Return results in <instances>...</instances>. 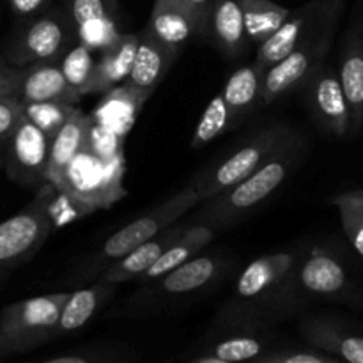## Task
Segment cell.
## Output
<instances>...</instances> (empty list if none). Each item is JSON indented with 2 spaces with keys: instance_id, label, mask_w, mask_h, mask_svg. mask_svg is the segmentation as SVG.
<instances>
[{
  "instance_id": "7bdbcfd3",
  "label": "cell",
  "mask_w": 363,
  "mask_h": 363,
  "mask_svg": "<svg viewBox=\"0 0 363 363\" xmlns=\"http://www.w3.org/2000/svg\"><path fill=\"white\" fill-rule=\"evenodd\" d=\"M186 363H233V362H227L222 360V358H216L213 354H197L195 358L188 360Z\"/></svg>"
},
{
  "instance_id": "d6986e66",
  "label": "cell",
  "mask_w": 363,
  "mask_h": 363,
  "mask_svg": "<svg viewBox=\"0 0 363 363\" xmlns=\"http://www.w3.org/2000/svg\"><path fill=\"white\" fill-rule=\"evenodd\" d=\"M300 333L311 346L339 358L344 363H363V333L330 318H307Z\"/></svg>"
},
{
  "instance_id": "ba28073f",
  "label": "cell",
  "mask_w": 363,
  "mask_h": 363,
  "mask_svg": "<svg viewBox=\"0 0 363 363\" xmlns=\"http://www.w3.org/2000/svg\"><path fill=\"white\" fill-rule=\"evenodd\" d=\"M77 41V30L66 9L41 11L23 18L7 46V62L14 67L43 60H60Z\"/></svg>"
},
{
  "instance_id": "52a82bcc",
  "label": "cell",
  "mask_w": 363,
  "mask_h": 363,
  "mask_svg": "<svg viewBox=\"0 0 363 363\" xmlns=\"http://www.w3.org/2000/svg\"><path fill=\"white\" fill-rule=\"evenodd\" d=\"M69 293L27 298L0 311V362L52 342V333Z\"/></svg>"
},
{
  "instance_id": "3957f363",
  "label": "cell",
  "mask_w": 363,
  "mask_h": 363,
  "mask_svg": "<svg viewBox=\"0 0 363 363\" xmlns=\"http://www.w3.org/2000/svg\"><path fill=\"white\" fill-rule=\"evenodd\" d=\"M126 158L124 155L112 160L96 156L85 147L73 158L53 186L57 191V215L73 213V216H85L101 209H110L116 202L128 195L124 188Z\"/></svg>"
},
{
  "instance_id": "44dd1931",
  "label": "cell",
  "mask_w": 363,
  "mask_h": 363,
  "mask_svg": "<svg viewBox=\"0 0 363 363\" xmlns=\"http://www.w3.org/2000/svg\"><path fill=\"white\" fill-rule=\"evenodd\" d=\"M184 229H186V225H181V223L169 227V229H165L163 233H160L158 236L151 238V240L145 241V243L138 245L135 250H131L130 254H126L124 257L112 262L98 279L103 280V282L117 284V286L124 282H131V280H137L138 277L144 275V273L162 257L163 252L183 234Z\"/></svg>"
},
{
  "instance_id": "8992f818",
  "label": "cell",
  "mask_w": 363,
  "mask_h": 363,
  "mask_svg": "<svg viewBox=\"0 0 363 363\" xmlns=\"http://www.w3.org/2000/svg\"><path fill=\"white\" fill-rule=\"evenodd\" d=\"M293 133V128L286 124H272V126L261 128L252 133L247 140L241 142L222 162L201 170L194 177L190 186L197 191L202 202L216 197L250 176L261 165H264Z\"/></svg>"
},
{
  "instance_id": "ffe728a7",
  "label": "cell",
  "mask_w": 363,
  "mask_h": 363,
  "mask_svg": "<svg viewBox=\"0 0 363 363\" xmlns=\"http://www.w3.org/2000/svg\"><path fill=\"white\" fill-rule=\"evenodd\" d=\"M16 98L21 103L38 101H80V96L67 85L59 60H43L21 67Z\"/></svg>"
},
{
  "instance_id": "7c38bea8",
  "label": "cell",
  "mask_w": 363,
  "mask_h": 363,
  "mask_svg": "<svg viewBox=\"0 0 363 363\" xmlns=\"http://www.w3.org/2000/svg\"><path fill=\"white\" fill-rule=\"evenodd\" d=\"M335 11V6L332 2H315V0L300 7V9L291 11V14L280 25L279 30L257 46L255 64L264 71L272 67L273 64L289 55L301 41H305Z\"/></svg>"
},
{
  "instance_id": "1f68e13d",
  "label": "cell",
  "mask_w": 363,
  "mask_h": 363,
  "mask_svg": "<svg viewBox=\"0 0 363 363\" xmlns=\"http://www.w3.org/2000/svg\"><path fill=\"white\" fill-rule=\"evenodd\" d=\"M91 50L82 43H74L59 60L60 71L66 78L67 85L77 92L80 98L87 96L89 85H91L92 73H94L96 60Z\"/></svg>"
},
{
  "instance_id": "e0dca14e",
  "label": "cell",
  "mask_w": 363,
  "mask_h": 363,
  "mask_svg": "<svg viewBox=\"0 0 363 363\" xmlns=\"http://www.w3.org/2000/svg\"><path fill=\"white\" fill-rule=\"evenodd\" d=\"M179 55L181 52L163 45L147 30L140 32L133 66L126 84L149 99Z\"/></svg>"
},
{
  "instance_id": "7a4b0ae2",
  "label": "cell",
  "mask_w": 363,
  "mask_h": 363,
  "mask_svg": "<svg viewBox=\"0 0 363 363\" xmlns=\"http://www.w3.org/2000/svg\"><path fill=\"white\" fill-rule=\"evenodd\" d=\"M303 156L305 142L300 133L294 131L264 165L229 190L202 202L204 206L199 211L195 223L211 227L215 233L223 227L234 225L268 201L300 167Z\"/></svg>"
},
{
  "instance_id": "ee69618b",
  "label": "cell",
  "mask_w": 363,
  "mask_h": 363,
  "mask_svg": "<svg viewBox=\"0 0 363 363\" xmlns=\"http://www.w3.org/2000/svg\"><path fill=\"white\" fill-rule=\"evenodd\" d=\"M0 167H2V158H0Z\"/></svg>"
},
{
  "instance_id": "8d00e7d4",
  "label": "cell",
  "mask_w": 363,
  "mask_h": 363,
  "mask_svg": "<svg viewBox=\"0 0 363 363\" xmlns=\"http://www.w3.org/2000/svg\"><path fill=\"white\" fill-rule=\"evenodd\" d=\"M116 9L117 0H66V11L74 27L92 18L113 14Z\"/></svg>"
},
{
  "instance_id": "4316f807",
  "label": "cell",
  "mask_w": 363,
  "mask_h": 363,
  "mask_svg": "<svg viewBox=\"0 0 363 363\" xmlns=\"http://www.w3.org/2000/svg\"><path fill=\"white\" fill-rule=\"evenodd\" d=\"M262 77H264V69L254 62L238 67L225 82L222 96L229 108L233 126L261 105Z\"/></svg>"
},
{
  "instance_id": "2e32d148",
  "label": "cell",
  "mask_w": 363,
  "mask_h": 363,
  "mask_svg": "<svg viewBox=\"0 0 363 363\" xmlns=\"http://www.w3.org/2000/svg\"><path fill=\"white\" fill-rule=\"evenodd\" d=\"M339 80L350 106V131L363 128V21L358 20L347 30L340 50Z\"/></svg>"
},
{
  "instance_id": "f35d334b",
  "label": "cell",
  "mask_w": 363,
  "mask_h": 363,
  "mask_svg": "<svg viewBox=\"0 0 363 363\" xmlns=\"http://www.w3.org/2000/svg\"><path fill=\"white\" fill-rule=\"evenodd\" d=\"M23 117V103L16 96H0V145L11 137Z\"/></svg>"
},
{
  "instance_id": "603a6c76",
  "label": "cell",
  "mask_w": 363,
  "mask_h": 363,
  "mask_svg": "<svg viewBox=\"0 0 363 363\" xmlns=\"http://www.w3.org/2000/svg\"><path fill=\"white\" fill-rule=\"evenodd\" d=\"M89 126H91V116L77 108L67 123L53 135L50 142L48 165H46V183L52 186L59 183L67 165L87 144Z\"/></svg>"
},
{
  "instance_id": "6da1fadb",
  "label": "cell",
  "mask_w": 363,
  "mask_h": 363,
  "mask_svg": "<svg viewBox=\"0 0 363 363\" xmlns=\"http://www.w3.org/2000/svg\"><path fill=\"white\" fill-rule=\"evenodd\" d=\"M298 257L275 252L252 261L234 286L233 300L220 311V332H268L300 308L301 296L294 284Z\"/></svg>"
},
{
  "instance_id": "ab89813d",
  "label": "cell",
  "mask_w": 363,
  "mask_h": 363,
  "mask_svg": "<svg viewBox=\"0 0 363 363\" xmlns=\"http://www.w3.org/2000/svg\"><path fill=\"white\" fill-rule=\"evenodd\" d=\"M20 73L21 67H14L7 60L0 59V96H16Z\"/></svg>"
},
{
  "instance_id": "5b68a950",
  "label": "cell",
  "mask_w": 363,
  "mask_h": 363,
  "mask_svg": "<svg viewBox=\"0 0 363 363\" xmlns=\"http://www.w3.org/2000/svg\"><path fill=\"white\" fill-rule=\"evenodd\" d=\"M59 222L57 191L48 183L16 215L0 222V284L38 255Z\"/></svg>"
},
{
  "instance_id": "cb8c5ba5",
  "label": "cell",
  "mask_w": 363,
  "mask_h": 363,
  "mask_svg": "<svg viewBox=\"0 0 363 363\" xmlns=\"http://www.w3.org/2000/svg\"><path fill=\"white\" fill-rule=\"evenodd\" d=\"M137 46L138 34H124L123 32L121 39L112 48L101 52L99 60H96L87 96L105 94L110 89L124 84L130 77Z\"/></svg>"
},
{
  "instance_id": "8fae6325",
  "label": "cell",
  "mask_w": 363,
  "mask_h": 363,
  "mask_svg": "<svg viewBox=\"0 0 363 363\" xmlns=\"http://www.w3.org/2000/svg\"><path fill=\"white\" fill-rule=\"evenodd\" d=\"M50 142L52 138L21 117L11 137L4 142L2 165L14 183L39 190L46 184Z\"/></svg>"
},
{
  "instance_id": "74e56055",
  "label": "cell",
  "mask_w": 363,
  "mask_h": 363,
  "mask_svg": "<svg viewBox=\"0 0 363 363\" xmlns=\"http://www.w3.org/2000/svg\"><path fill=\"white\" fill-rule=\"evenodd\" d=\"M248 363H344L328 353L315 351H293V350H272Z\"/></svg>"
},
{
  "instance_id": "484cf974",
  "label": "cell",
  "mask_w": 363,
  "mask_h": 363,
  "mask_svg": "<svg viewBox=\"0 0 363 363\" xmlns=\"http://www.w3.org/2000/svg\"><path fill=\"white\" fill-rule=\"evenodd\" d=\"M215 240V230L208 225H201V223H195V225H186V229L183 230L179 238L163 252L162 257L147 269L142 277H138V282L140 284H149L158 280L160 277L167 275L172 269L179 268L181 264H184L186 261H190L191 257L201 254V250H204L211 241Z\"/></svg>"
},
{
  "instance_id": "f1b7e54d",
  "label": "cell",
  "mask_w": 363,
  "mask_h": 363,
  "mask_svg": "<svg viewBox=\"0 0 363 363\" xmlns=\"http://www.w3.org/2000/svg\"><path fill=\"white\" fill-rule=\"evenodd\" d=\"M240 2L243 11L245 34L248 43L257 46L275 34L293 11L273 0H240Z\"/></svg>"
},
{
  "instance_id": "83f0119b",
  "label": "cell",
  "mask_w": 363,
  "mask_h": 363,
  "mask_svg": "<svg viewBox=\"0 0 363 363\" xmlns=\"http://www.w3.org/2000/svg\"><path fill=\"white\" fill-rule=\"evenodd\" d=\"M272 340L266 332H220L202 347L201 354H213L233 363H248L268 353Z\"/></svg>"
},
{
  "instance_id": "836d02e7",
  "label": "cell",
  "mask_w": 363,
  "mask_h": 363,
  "mask_svg": "<svg viewBox=\"0 0 363 363\" xmlns=\"http://www.w3.org/2000/svg\"><path fill=\"white\" fill-rule=\"evenodd\" d=\"M74 112H77V106L73 103L66 101L23 103L25 119L30 121L34 126H38L50 138L67 123V119Z\"/></svg>"
},
{
  "instance_id": "9c48e42d",
  "label": "cell",
  "mask_w": 363,
  "mask_h": 363,
  "mask_svg": "<svg viewBox=\"0 0 363 363\" xmlns=\"http://www.w3.org/2000/svg\"><path fill=\"white\" fill-rule=\"evenodd\" d=\"M337 23V11L330 14L305 41L293 52L264 71L261 85V106H268L282 98L294 87H300L308 80L332 48L333 30Z\"/></svg>"
},
{
  "instance_id": "d590c367",
  "label": "cell",
  "mask_w": 363,
  "mask_h": 363,
  "mask_svg": "<svg viewBox=\"0 0 363 363\" xmlns=\"http://www.w3.org/2000/svg\"><path fill=\"white\" fill-rule=\"evenodd\" d=\"M87 147L99 158L112 160L124 155V138L112 133L106 128L98 126L91 119V126H89L87 133Z\"/></svg>"
},
{
  "instance_id": "60d3db41",
  "label": "cell",
  "mask_w": 363,
  "mask_h": 363,
  "mask_svg": "<svg viewBox=\"0 0 363 363\" xmlns=\"http://www.w3.org/2000/svg\"><path fill=\"white\" fill-rule=\"evenodd\" d=\"M7 2H9L11 11L18 18H28L41 13L46 4H48V0H7Z\"/></svg>"
},
{
  "instance_id": "4dcf8cb0",
  "label": "cell",
  "mask_w": 363,
  "mask_h": 363,
  "mask_svg": "<svg viewBox=\"0 0 363 363\" xmlns=\"http://www.w3.org/2000/svg\"><path fill=\"white\" fill-rule=\"evenodd\" d=\"M330 202L339 213L347 241L363 257V190L337 194Z\"/></svg>"
},
{
  "instance_id": "5bb4252c",
  "label": "cell",
  "mask_w": 363,
  "mask_h": 363,
  "mask_svg": "<svg viewBox=\"0 0 363 363\" xmlns=\"http://www.w3.org/2000/svg\"><path fill=\"white\" fill-rule=\"evenodd\" d=\"M294 284L300 296H340L347 289L344 266L323 248H312L294 268Z\"/></svg>"
},
{
  "instance_id": "b9f144b4",
  "label": "cell",
  "mask_w": 363,
  "mask_h": 363,
  "mask_svg": "<svg viewBox=\"0 0 363 363\" xmlns=\"http://www.w3.org/2000/svg\"><path fill=\"white\" fill-rule=\"evenodd\" d=\"M186 7H190L209 28V14H211V6L213 0H181Z\"/></svg>"
},
{
  "instance_id": "277c9868",
  "label": "cell",
  "mask_w": 363,
  "mask_h": 363,
  "mask_svg": "<svg viewBox=\"0 0 363 363\" xmlns=\"http://www.w3.org/2000/svg\"><path fill=\"white\" fill-rule=\"evenodd\" d=\"M201 204L202 199L199 197L197 191L190 184L184 186L176 195L163 201L162 204L155 206L147 213L138 216L137 220L124 225L117 233H113L101 245V248L96 254L89 255V259H85L82 262L80 268L71 277V282H89V280H96L112 262L124 257L131 250H135L138 245L158 236L160 233H163L169 227L179 223L181 218L186 213H190L191 209H195Z\"/></svg>"
},
{
  "instance_id": "d6a6232c",
  "label": "cell",
  "mask_w": 363,
  "mask_h": 363,
  "mask_svg": "<svg viewBox=\"0 0 363 363\" xmlns=\"http://www.w3.org/2000/svg\"><path fill=\"white\" fill-rule=\"evenodd\" d=\"M230 128H233V121H230L229 108H227L222 92H220L208 103L204 113L199 119V124L191 135V149L206 147Z\"/></svg>"
},
{
  "instance_id": "d4e9b609",
  "label": "cell",
  "mask_w": 363,
  "mask_h": 363,
  "mask_svg": "<svg viewBox=\"0 0 363 363\" xmlns=\"http://www.w3.org/2000/svg\"><path fill=\"white\" fill-rule=\"evenodd\" d=\"M209 32L223 55L240 57L247 50L243 11L240 0H213L209 14Z\"/></svg>"
},
{
  "instance_id": "9a60e30c",
  "label": "cell",
  "mask_w": 363,
  "mask_h": 363,
  "mask_svg": "<svg viewBox=\"0 0 363 363\" xmlns=\"http://www.w3.org/2000/svg\"><path fill=\"white\" fill-rule=\"evenodd\" d=\"M145 30L163 45L183 52L184 45L195 34H206L209 28L181 0H155Z\"/></svg>"
},
{
  "instance_id": "4fadbf2b",
  "label": "cell",
  "mask_w": 363,
  "mask_h": 363,
  "mask_svg": "<svg viewBox=\"0 0 363 363\" xmlns=\"http://www.w3.org/2000/svg\"><path fill=\"white\" fill-rule=\"evenodd\" d=\"M307 101L318 123L328 133L344 138L350 133V106L335 67L321 64L303 84Z\"/></svg>"
},
{
  "instance_id": "ac0fdd59",
  "label": "cell",
  "mask_w": 363,
  "mask_h": 363,
  "mask_svg": "<svg viewBox=\"0 0 363 363\" xmlns=\"http://www.w3.org/2000/svg\"><path fill=\"white\" fill-rule=\"evenodd\" d=\"M116 291L117 284L103 282L98 279V282L87 287H80V289L67 294V300L64 301L62 311H60L59 321L53 328L52 342L67 335H73V333L85 328L98 315V312L112 300Z\"/></svg>"
},
{
  "instance_id": "e575fe53",
  "label": "cell",
  "mask_w": 363,
  "mask_h": 363,
  "mask_svg": "<svg viewBox=\"0 0 363 363\" xmlns=\"http://www.w3.org/2000/svg\"><path fill=\"white\" fill-rule=\"evenodd\" d=\"M74 30H77V43H82L91 52L98 53L112 48L119 41L121 35H123V32L117 27V21L113 14L84 21V23L77 25Z\"/></svg>"
},
{
  "instance_id": "f546056e",
  "label": "cell",
  "mask_w": 363,
  "mask_h": 363,
  "mask_svg": "<svg viewBox=\"0 0 363 363\" xmlns=\"http://www.w3.org/2000/svg\"><path fill=\"white\" fill-rule=\"evenodd\" d=\"M28 363H138V354L126 344L99 342Z\"/></svg>"
},
{
  "instance_id": "7402d4cb",
  "label": "cell",
  "mask_w": 363,
  "mask_h": 363,
  "mask_svg": "<svg viewBox=\"0 0 363 363\" xmlns=\"http://www.w3.org/2000/svg\"><path fill=\"white\" fill-rule=\"evenodd\" d=\"M101 96L103 98L91 113L92 123L106 128L112 133L119 135L121 138H126V135L137 123L147 98L130 87L126 82Z\"/></svg>"
},
{
  "instance_id": "30bf717a",
  "label": "cell",
  "mask_w": 363,
  "mask_h": 363,
  "mask_svg": "<svg viewBox=\"0 0 363 363\" xmlns=\"http://www.w3.org/2000/svg\"><path fill=\"white\" fill-rule=\"evenodd\" d=\"M223 269H225L223 259L215 255H195L155 282L145 284L147 287L131 298L128 312L144 314L204 293L213 282H216V279H220Z\"/></svg>"
}]
</instances>
